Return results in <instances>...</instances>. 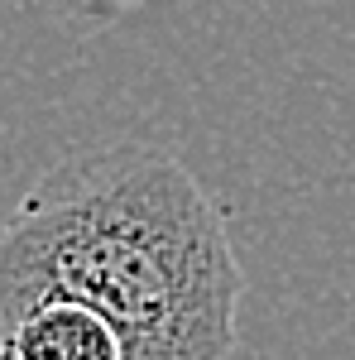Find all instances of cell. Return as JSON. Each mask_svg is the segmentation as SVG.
Returning <instances> with one entry per match:
<instances>
[{
    "label": "cell",
    "instance_id": "1",
    "mask_svg": "<svg viewBox=\"0 0 355 360\" xmlns=\"http://www.w3.org/2000/svg\"><path fill=\"white\" fill-rule=\"evenodd\" d=\"M245 274L221 207L144 144L77 149L0 231V327L44 298L101 312L125 360H226Z\"/></svg>",
    "mask_w": 355,
    "mask_h": 360
},
{
    "label": "cell",
    "instance_id": "2",
    "mask_svg": "<svg viewBox=\"0 0 355 360\" xmlns=\"http://www.w3.org/2000/svg\"><path fill=\"white\" fill-rule=\"evenodd\" d=\"M0 360H125L101 312L72 298H44L0 327Z\"/></svg>",
    "mask_w": 355,
    "mask_h": 360
}]
</instances>
